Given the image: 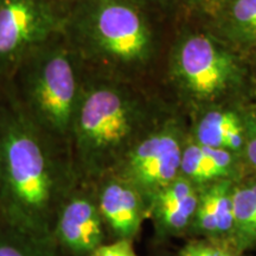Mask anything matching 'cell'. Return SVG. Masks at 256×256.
Returning a JSON list of instances; mask_svg holds the SVG:
<instances>
[{
    "label": "cell",
    "instance_id": "cell-1",
    "mask_svg": "<svg viewBox=\"0 0 256 256\" xmlns=\"http://www.w3.org/2000/svg\"><path fill=\"white\" fill-rule=\"evenodd\" d=\"M75 179L66 147L48 136L22 104H0V220L54 243L57 209Z\"/></svg>",
    "mask_w": 256,
    "mask_h": 256
},
{
    "label": "cell",
    "instance_id": "cell-2",
    "mask_svg": "<svg viewBox=\"0 0 256 256\" xmlns=\"http://www.w3.org/2000/svg\"><path fill=\"white\" fill-rule=\"evenodd\" d=\"M168 114L122 84L100 82L82 88L69 139L76 177L95 182L113 172Z\"/></svg>",
    "mask_w": 256,
    "mask_h": 256
},
{
    "label": "cell",
    "instance_id": "cell-3",
    "mask_svg": "<svg viewBox=\"0 0 256 256\" xmlns=\"http://www.w3.org/2000/svg\"><path fill=\"white\" fill-rule=\"evenodd\" d=\"M171 75L180 98L194 113L211 106L238 102L246 70L223 43L198 32L178 42L172 54Z\"/></svg>",
    "mask_w": 256,
    "mask_h": 256
},
{
    "label": "cell",
    "instance_id": "cell-4",
    "mask_svg": "<svg viewBox=\"0 0 256 256\" xmlns=\"http://www.w3.org/2000/svg\"><path fill=\"white\" fill-rule=\"evenodd\" d=\"M81 89L66 54L52 51L30 76L22 102L31 119L68 151Z\"/></svg>",
    "mask_w": 256,
    "mask_h": 256
},
{
    "label": "cell",
    "instance_id": "cell-5",
    "mask_svg": "<svg viewBox=\"0 0 256 256\" xmlns=\"http://www.w3.org/2000/svg\"><path fill=\"white\" fill-rule=\"evenodd\" d=\"M188 127L177 115L168 114L128 151L116 172L151 200L180 176Z\"/></svg>",
    "mask_w": 256,
    "mask_h": 256
},
{
    "label": "cell",
    "instance_id": "cell-6",
    "mask_svg": "<svg viewBox=\"0 0 256 256\" xmlns=\"http://www.w3.org/2000/svg\"><path fill=\"white\" fill-rule=\"evenodd\" d=\"M96 49L119 64H142L151 56L153 40L138 10L124 0H98L89 16Z\"/></svg>",
    "mask_w": 256,
    "mask_h": 256
},
{
    "label": "cell",
    "instance_id": "cell-7",
    "mask_svg": "<svg viewBox=\"0 0 256 256\" xmlns=\"http://www.w3.org/2000/svg\"><path fill=\"white\" fill-rule=\"evenodd\" d=\"M51 236L62 256H89L110 241L92 182L76 177L60 203Z\"/></svg>",
    "mask_w": 256,
    "mask_h": 256
},
{
    "label": "cell",
    "instance_id": "cell-8",
    "mask_svg": "<svg viewBox=\"0 0 256 256\" xmlns=\"http://www.w3.org/2000/svg\"><path fill=\"white\" fill-rule=\"evenodd\" d=\"M110 241H136L150 217V200L133 183L116 172L92 182Z\"/></svg>",
    "mask_w": 256,
    "mask_h": 256
},
{
    "label": "cell",
    "instance_id": "cell-9",
    "mask_svg": "<svg viewBox=\"0 0 256 256\" xmlns=\"http://www.w3.org/2000/svg\"><path fill=\"white\" fill-rule=\"evenodd\" d=\"M55 14L40 0H0V63H10L56 28Z\"/></svg>",
    "mask_w": 256,
    "mask_h": 256
},
{
    "label": "cell",
    "instance_id": "cell-10",
    "mask_svg": "<svg viewBox=\"0 0 256 256\" xmlns=\"http://www.w3.org/2000/svg\"><path fill=\"white\" fill-rule=\"evenodd\" d=\"M198 200L200 188L182 176L156 192L150 204L148 217L156 241L190 238Z\"/></svg>",
    "mask_w": 256,
    "mask_h": 256
},
{
    "label": "cell",
    "instance_id": "cell-11",
    "mask_svg": "<svg viewBox=\"0 0 256 256\" xmlns=\"http://www.w3.org/2000/svg\"><path fill=\"white\" fill-rule=\"evenodd\" d=\"M244 107L246 104L232 102L194 112L188 136L200 145L226 150L243 159Z\"/></svg>",
    "mask_w": 256,
    "mask_h": 256
},
{
    "label": "cell",
    "instance_id": "cell-12",
    "mask_svg": "<svg viewBox=\"0 0 256 256\" xmlns=\"http://www.w3.org/2000/svg\"><path fill=\"white\" fill-rule=\"evenodd\" d=\"M234 183L235 180H220L200 188V200L190 238L232 247Z\"/></svg>",
    "mask_w": 256,
    "mask_h": 256
},
{
    "label": "cell",
    "instance_id": "cell-13",
    "mask_svg": "<svg viewBox=\"0 0 256 256\" xmlns=\"http://www.w3.org/2000/svg\"><path fill=\"white\" fill-rule=\"evenodd\" d=\"M247 174L242 156L226 150L200 145L188 136L182 156L180 176L198 188L220 180H238Z\"/></svg>",
    "mask_w": 256,
    "mask_h": 256
},
{
    "label": "cell",
    "instance_id": "cell-14",
    "mask_svg": "<svg viewBox=\"0 0 256 256\" xmlns=\"http://www.w3.org/2000/svg\"><path fill=\"white\" fill-rule=\"evenodd\" d=\"M232 247L240 254L256 248V174H244L232 186Z\"/></svg>",
    "mask_w": 256,
    "mask_h": 256
},
{
    "label": "cell",
    "instance_id": "cell-15",
    "mask_svg": "<svg viewBox=\"0 0 256 256\" xmlns=\"http://www.w3.org/2000/svg\"><path fill=\"white\" fill-rule=\"evenodd\" d=\"M217 20L232 43L256 48V0H232Z\"/></svg>",
    "mask_w": 256,
    "mask_h": 256
},
{
    "label": "cell",
    "instance_id": "cell-16",
    "mask_svg": "<svg viewBox=\"0 0 256 256\" xmlns=\"http://www.w3.org/2000/svg\"><path fill=\"white\" fill-rule=\"evenodd\" d=\"M0 256H62L55 244L0 220Z\"/></svg>",
    "mask_w": 256,
    "mask_h": 256
},
{
    "label": "cell",
    "instance_id": "cell-17",
    "mask_svg": "<svg viewBox=\"0 0 256 256\" xmlns=\"http://www.w3.org/2000/svg\"><path fill=\"white\" fill-rule=\"evenodd\" d=\"M177 256H243L228 244L208 241L203 238H191Z\"/></svg>",
    "mask_w": 256,
    "mask_h": 256
},
{
    "label": "cell",
    "instance_id": "cell-18",
    "mask_svg": "<svg viewBox=\"0 0 256 256\" xmlns=\"http://www.w3.org/2000/svg\"><path fill=\"white\" fill-rule=\"evenodd\" d=\"M246 140L243 162L249 174H256V108L252 104L244 107Z\"/></svg>",
    "mask_w": 256,
    "mask_h": 256
},
{
    "label": "cell",
    "instance_id": "cell-19",
    "mask_svg": "<svg viewBox=\"0 0 256 256\" xmlns=\"http://www.w3.org/2000/svg\"><path fill=\"white\" fill-rule=\"evenodd\" d=\"M133 243L127 240L108 241L95 249L89 256H139L134 249Z\"/></svg>",
    "mask_w": 256,
    "mask_h": 256
},
{
    "label": "cell",
    "instance_id": "cell-20",
    "mask_svg": "<svg viewBox=\"0 0 256 256\" xmlns=\"http://www.w3.org/2000/svg\"><path fill=\"white\" fill-rule=\"evenodd\" d=\"M232 0H185L188 6L200 14L218 19Z\"/></svg>",
    "mask_w": 256,
    "mask_h": 256
},
{
    "label": "cell",
    "instance_id": "cell-21",
    "mask_svg": "<svg viewBox=\"0 0 256 256\" xmlns=\"http://www.w3.org/2000/svg\"><path fill=\"white\" fill-rule=\"evenodd\" d=\"M154 256H174V255H170L168 254V252H156V254Z\"/></svg>",
    "mask_w": 256,
    "mask_h": 256
},
{
    "label": "cell",
    "instance_id": "cell-22",
    "mask_svg": "<svg viewBox=\"0 0 256 256\" xmlns=\"http://www.w3.org/2000/svg\"><path fill=\"white\" fill-rule=\"evenodd\" d=\"M255 96H256V94H255ZM252 106H254V107L256 108V101H255V104H252Z\"/></svg>",
    "mask_w": 256,
    "mask_h": 256
}]
</instances>
